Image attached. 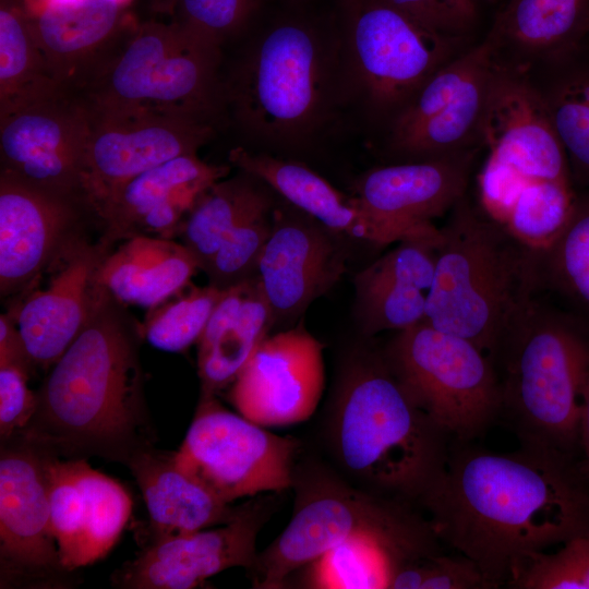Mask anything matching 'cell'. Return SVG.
I'll return each instance as SVG.
<instances>
[{
    "label": "cell",
    "mask_w": 589,
    "mask_h": 589,
    "mask_svg": "<svg viewBox=\"0 0 589 589\" xmlns=\"http://www.w3.org/2000/svg\"><path fill=\"white\" fill-rule=\"evenodd\" d=\"M478 149L372 169L359 180L352 199L381 218L432 225L466 196Z\"/></svg>",
    "instance_id": "cell-25"
},
{
    "label": "cell",
    "mask_w": 589,
    "mask_h": 589,
    "mask_svg": "<svg viewBox=\"0 0 589 589\" xmlns=\"http://www.w3.org/2000/svg\"><path fill=\"white\" fill-rule=\"evenodd\" d=\"M426 28L462 41L477 22L474 0H385Z\"/></svg>",
    "instance_id": "cell-44"
},
{
    "label": "cell",
    "mask_w": 589,
    "mask_h": 589,
    "mask_svg": "<svg viewBox=\"0 0 589 589\" xmlns=\"http://www.w3.org/2000/svg\"><path fill=\"white\" fill-rule=\"evenodd\" d=\"M589 36V0H509L485 39L497 68L530 75Z\"/></svg>",
    "instance_id": "cell-26"
},
{
    "label": "cell",
    "mask_w": 589,
    "mask_h": 589,
    "mask_svg": "<svg viewBox=\"0 0 589 589\" xmlns=\"http://www.w3.org/2000/svg\"><path fill=\"white\" fill-rule=\"evenodd\" d=\"M259 0H177L173 20L196 37L220 47L249 20Z\"/></svg>",
    "instance_id": "cell-43"
},
{
    "label": "cell",
    "mask_w": 589,
    "mask_h": 589,
    "mask_svg": "<svg viewBox=\"0 0 589 589\" xmlns=\"http://www.w3.org/2000/svg\"><path fill=\"white\" fill-rule=\"evenodd\" d=\"M125 466L148 510L146 544L227 524L237 515L239 506L231 507L184 472L177 465L173 453L147 447L135 453Z\"/></svg>",
    "instance_id": "cell-27"
},
{
    "label": "cell",
    "mask_w": 589,
    "mask_h": 589,
    "mask_svg": "<svg viewBox=\"0 0 589 589\" xmlns=\"http://www.w3.org/2000/svg\"><path fill=\"white\" fill-rule=\"evenodd\" d=\"M14 365L27 373L34 365L20 330L8 313L0 315V366Z\"/></svg>",
    "instance_id": "cell-46"
},
{
    "label": "cell",
    "mask_w": 589,
    "mask_h": 589,
    "mask_svg": "<svg viewBox=\"0 0 589 589\" xmlns=\"http://www.w3.org/2000/svg\"><path fill=\"white\" fill-rule=\"evenodd\" d=\"M541 289H550L589 316V188L576 191L570 215L555 240L540 250Z\"/></svg>",
    "instance_id": "cell-35"
},
{
    "label": "cell",
    "mask_w": 589,
    "mask_h": 589,
    "mask_svg": "<svg viewBox=\"0 0 589 589\" xmlns=\"http://www.w3.org/2000/svg\"><path fill=\"white\" fill-rule=\"evenodd\" d=\"M265 199L242 179L217 181L200 195L179 232L200 269H206L236 224Z\"/></svg>",
    "instance_id": "cell-34"
},
{
    "label": "cell",
    "mask_w": 589,
    "mask_h": 589,
    "mask_svg": "<svg viewBox=\"0 0 589 589\" xmlns=\"http://www.w3.org/2000/svg\"><path fill=\"white\" fill-rule=\"evenodd\" d=\"M469 557L459 553L424 556L402 566L393 577L390 589H495Z\"/></svg>",
    "instance_id": "cell-42"
},
{
    "label": "cell",
    "mask_w": 589,
    "mask_h": 589,
    "mask_svg": "<svg viewBox=\"0 0 589 589\" xmlns=\"http://www.w3.org/2000/svg\"><path fill=\"white\" fill-rule=\"evenodd\" d=\"M273 322L256 276L250 291L244 285L226 289L199 340L201 396H216L235 382Z\"/></svg>",
    "instance_id": "cell-29"
},
{
    "label": "cell",
    "mask_w": 589,
    "mask_h": 589,
    "mask_svg": "<svg viewBox=\"0 0 589 589\" xmlns=\"http://www.w3.org/2000/svg\"><path fill=\"white\" fill-rule=\"evenodd\" d=\"M539 294L519 311L493 356L503 370L502 410L521 445L576 459L589 336L575 317L543 304Z\"/></svg>",
    "instance_id": "cell-5"
},
{
    "label": "cell",
    "mask_w": 589,
    "mask_h": 589,
    "mask_svg": "<svg viewBox=\"0 0 589 589\" xmlns=\"http://www.w3.org/2000/svg\"><path fill=\"white\" fill-rule=\"evenodd\" d=\"M580 460L576 461L580 476L589 483V382L585 393V400L579 426Z\"/></svg>",
    "instance_id": "cell-47"
},
{
    "label": "cell",
    "mask_w": 589,
    "mask_h": 589,
    "mask_svg": "<svg viewBox=\"0 0 589 589\" xmlns=\"http://www.w3.org/2000/svg\"><path fill=\"white\" fill-rule=\"evenodd\" d=\"M506 585L514 589H589V532L573 537L554 553H534Z\"/></svg>",
    "instance_id": "cell-41"
},
{
    "label": "cell",
    "mask_w": 589,
    "mask_h": 589,
    "mask_svg": "<svg viewBox=\"0 0 589 589\" xmlns=\"http://www.w3.org/2000/svg\"><path fill=\"white\" fill-rule=\"evenodd\" d=\"M338 473L369 493L420 504L444 471L449 435L407 395L384 356L357 361L328 421Z\"/></svg>",
    "instance_id": "cell-3"
},
{
    "label": "cell",
    "mask_w": 589,
    "mask_h": 589,
    "mask_svg": "<svg viewBox=\"0 0 589 589\" xmlns=\"http://www.w3.org/2000/svg\"><path fill=\"white\" fill-rule=\"evenodd\" d=\"M229 159L329 230L381 247L405 240L437 242L441 237L440 228L433 224L406 225L369 213L303 165L254 154L243 147L233 148Z\"/></svg>",
    "instance_id": "cell-23"
},
{
    "label": "cell",
    "mask_w": 589,
    "mask_h": 589,
    "mask_svg": "<svg viewBox=\"0 0 589 589\" xmlns=\"http://www.w3.org/2000/svg\"><path fill=\"white\" fill-rule=\"evenodd\" d=\"M177 0H152V8L160 14L173 15Z\"/></svg>",
    "instance_id": "cell-48"
},
{
    "label": "cell",
    "mask_w": 589,
    "mask_h": 589,
    "mask_svg": "<svg viewBox=\"0 0 589 589\" xmlns=\"http://www.w3.org/2000/svg\"><path fill=\"white\" fill-rule=\"evenodd\" d=\"M422 557L382 537L361 533L303 566L301 585L316 589L390 588L402 566Z\"/></svg>",
    "instance_id": "cell-33"
},
{
    "label": "cell",
    "mask_w": 589,
    "mask_h": 589,
    "mask_svg": "<svg viewBox=\"0 0 589 589\" xmlns=\"http://www.w3.org/2000/svg\"><path fill=\"white\" fill-rule=\"evenodd\" d=\"M228 170L196 154L181 155L128 180L89 208L103 223L108 240L135 236L171 239L200 195Z\"/></svg>",
    "instance_id": "cell-19"
},
{
    "label": "cell",
    "mask_w": 589,
    "mask_h": 589,
    "mask_svg": "<svg viewBox=\"0 0 589 589\" xmlns=\"http://www.w3.org/2000/svg\"><path fill=\"white\" fill-rule=\"evenodd\" d=\"M81 0H26L28 5L32 7H43V5H67L73 4Z\"/></svg>",
    "instance_id": "cell-49"
},
{
    "label": "cell",
    "mask_w": 589,
    "mask_h": 589,
    "mask_svg": "<svg viewBox=\"0 0 589 589\" xmlns=\"http://www.w3.org/2000/svg\"><path fill=\"white\" fill-rule=\"evenodd\" d=\"M437 242L405 240L354 278L366 329L401 330L424 320Z\"/></svg>",
    "instance_id": "cell-28"
},
{
    "label": "cell",
    "mask_w": 589,
    "mask_h": 589,
    "mask_svg": "<svg viewBox=\"0 0 589 589\" xmlns=\"http://www.w3.org/2000/svg\"><path fill=\"white\" fill-rule=\"evenodd\" d=\"M26 5L33 34L52 73L65 89L74 93L88 86L137 23L125 7L112 0Z\"/></svg>",
    "instance_id": "cell-22"
},
{
    "label": "cell",
    "mask_w": 589,
    "mask_h": 589,
    "mask_svg": "<svg viewBox=\"0 0 589 589\" xmlns=\"http://www.w3.org/2000/svg\"><path fill=\"white\" fill-rule=\"evenodd\" d=\"M575 196L572 182L530 181L516 197L502 226L526 245L543 251L564 228Z\"/></svg>",
    "instance_id": "cell-38"
},
{
    "label": "cell",
    "mask_w": 589,
    "mask_h": 589,
    "mask_svg": "<svg viewBox=\"0 0 589 589\" xmlns=\"http://www.w3.org/2000/svg\"><path fill=\"white\" fill-rule=\"evenodd\" d=\"M296 502L287 528L248 572L254 588H284L294 572L338 543L361 533L382 537L419 556L440 553V539L412 505L375 495L337 471L296 465Z\"/></svg>",
    "instance_id": "cell-6"
},
{
    "label": "cell",
    "mask_w": 589,
    "mask_h": 589,
    "mask_svg": "<svg viewBox=\"0 0 589 589\" xmlns=\"http://www.w3.org/2000/svg\"><path fill=\"white\" fill-rule=\"evenodd\" d=\"M495 70L485 38L443 65L395 113L392 153L411 161L482 146V121Z\"/></svg>",
    "instance_id": "cell-11"
},
{
    "label": "cell",
    "mask_w": 589,
    "mask_h": 589,
    "mask_svg": "<svg viewBox=\"0 0 589 589\" xmlns=\"http://www.w3.org/2000/svg\"><path fill=\"white\" fill-rule=\"evenodd\" d=\"M460 40L442 36L385 0H358L350 46L371 101L395 113L443 65L458 56Z\"/></svg>",
    "instance_id": "cell-13"
},
{
    "label": "cell",
    "mask_w": 589,
    "mask_h": 589,
    "mask_svg": "<svg viewBox=\"0 0 589 589\" xmlns=\"http://www.w3.org/2000/svg\"><path fill=\"white\" fill-rule=\"evenodd\" d=\"M325 384L323 345L302 324L267 335L230 385L238 413L265 426L308 420Z\"/></svg>",
    "instance_id": "cell-17"
},
{
    "label": "cell",
    "mask_w": 589,
    "mask_h": 589,
    "mask_svg": "<svg viewBox=\"0 0 589 589\" xmlns=\"http://www.w3.org/2000/svg\"><path fill=\"white\" fill-rule=\"evenodd\" d=\"M50 519L61 563L68 572L85 565L83 498L73 459L50 455L47 464Z\"/></svg>",
    "instance_id": "cell-39"
},
{
    "label": "cell",
    "mask_w": 589,
    "mask_h": 589,
    "mask_svg": "<svg viewBox=\"0 0 589 589\" xmlns=\"http://www.w3.org/2000/svg\"><path fill=\"white\" fill-rule=\"evenodd\" d=\"M65 89L31 26L25 0H0V115Z\"/></svg>",
    "instance_id": "cell-32"
},
{
    "label": "cell",
    "mask_w": 589,
    "mask_h": 589,
    "mask_svg": "<svg viewBox=\"0 0 589 589\" xmlns=\"http://www.w3.org/2000/svg\"><path fill=\"white\" fill-rule=\"evenodd\" d=\"M226 289L208 285L183 288L149 309L139 335L153 347L181 352L199 342L208 318Z\"/></svg>",
    "instance_id": "cell-37"
},
{
    "label": "cell",
    "mask_w": 589,
    "mask_h": 589,
    "mask_svg": "<svg viewBox=\"0 0 589 589\" xmlns=\"http://www.w3.org/2000/svg\"><path fill=\"white\" fill-rule=\"evenodd\" d=\"M219 48L181 26L136 23L81 93L99 111L153 113L212 123L220 100Z\"/></svg>",
    "instance_id": "cell-7"
},
{
    "label": "cell",
    "mask_w": 589,
    "mask_h": 589,
    "mask_svg": "<svg viewBox=\"0 0 589 589\" xmlns=\"http://www.w3.org/2000/svg\"><path fill=\"white\" fill-rule=\"evenodd\" d=\"M83 498L85 565L103 558L117 542L132 509L124 488L93 469L87 459H73Z\"/></svg>",
    "instance_id": "cell-36"
},
{
    "label": "cell",
    "mask_w": 589,
    "mask_h": 589,
    "mask_svg": "<svg viewBox=\"0 0 589 589\" xmlns=\"http://www.w3.org/2000/svg\"><path fill=\"white\" fill-rule=\"evenodd\" d=\"M197 269L195 257L182 243L135 236L105 255L99 278L116 300L153 309L185 288Z\"/></svg>",
    "instance_id": "cell-30"
},
{
    "label": "cell",
    "mask_w": 589,
    "mask_h": 589,
    "mask_svg": "<svg viewBox=\"0 0 589 589\" xmlns=\"http://www.w3.org/2000/svg\"><path fill=\"white\" fill-rule=\"evenodd\" d=\"M1 588H65L47 482L51 453L21 434L0 441Z\"/></svg>",
    "instance_id": "cell-12"
},
{
    "label": "cell",
    "mask_w": 589,
    "mask_h": 589,
    "mask_svg": "<svg viewBox=\"0 0 589 589\" xmlns=\"http://www.w3.org/2000/svg\"><path fill=\"white\" fill-rule=\"evenodd\" d=\"M328 61L317 33L289 21L272 27L241 64L229 98L238 120L255 134L296 140L325 112Z\"/></svg>",
    "instance_id": "cell-9"
},
{
    "label": "cell",
    "mask_w": 589,
    "mask_h": 589,
    "mask_svg": "<svg viewBox=\"0 0 589 589\" xmlns=\"http://www.w3.org/2000/svg\"><path fill=\"white\" fill-rule=\"evenodd\" d=\"M112 1L119 3V4L123 5V7H127V4L129 3L130 0H112Z\"/></svg>",
    "instance_id": "cell-50"
},
{
    "label": "cell",
    "mask_w": 589,
    "mask_h": 589,
    "mask_svg": "<svg viewBox=\"0 0 589 589\" xmlns=\"http://www.w3.org/2000/svg\"><path fill=\"white\" fill-rule=\"evenodd\" d=\"M88 109L91 127L84 163L88 207L154 167L196 154L214 135L212 123L195 119Z\"/></svg>",
    "instance_id": "cell-16"
},
{
    "label": "cell",
    "mask_w": 589,
    "mask_h": 589,
    "mask_svg": "<svg viewBox=\"0 0 589 589\" xmlns=\"http://www.w3.org/2000/svg\"><path fill=\"white\" fill-rule=\"evenodd\" d=\"M454 445L419 505L440 541L496 588L534 553L589 532V483L576 459L528 445L512 453Z\"/></svg>",
    "instance_id": "cell-1"
},
{
    "label": "cell",
    "mask_w": 589,
    "mask_h": 589,
    "mask_svg": "<svg viewBox=\"0 0 589 589\" xmlns=\"http://www.w3.org/2000/svg\"><path fill=\"white\" fill-rule=\"evenodd\" d=\"M345 271L344 253L321 228L274 215L255 276L275 321L299 315Z\"/></svg>",
    "instance_id": "cell-24"
},
{
    "label": "cell",
    "mask_w": 589,
    "mask_h": 589,
    "mask_svg": "<svg viewBox=\"0 0 589 589\" xmlns=\"http://www.w3.org/2000/svg\"><path fill=\"white\" fill-rule=\"evenodd\" d=\"M299 446L296 438L229 411L215 396H201L173 457L184 472L230 504L291 488Z\"/></svg>",
    "instance_id": "cell-10"
},
{
    "label": "cell",
    "mask_w": 589,
    "mask_h": 589,
    "mask_svg": "<svg viewBox=\"0 0 589 589\" xmlns=\"http://www.w3.org/2000/svg\"><path fill=\"white\" fill-rule=\"evenodd\" d=\"M91 116L82 95L62 91L0 115L1 170L81 202Z\"/></svg>",
    "instance_id": "cell-14"
},
{
    "label": "cell",
    "mask_w": 589,
    "mask_h": 589,
    "mask_svg": "<svg viewBox=\"0 0 589 589\" xmlns=\"http://www.w3.org/2000/svg\"><path fill=\"white\" fill-rule=\"evenodd\" d=\"M79 204L0 173V290L8 296L31 286L75 240Z\"/></svg>",
    "instance_id": "cell-21"
},
{
    "label": "cell",
    "mask_w": 589,
    "mask_h": 589,
    "mask_svg": "<svg viewBox=\"0 0 589 589\" xmlns=\"http://www.w3.org/2000/svg\"><path fill=\"white\" fill-rule=\"evenodd\" d=\"M540 88L565 151L575 191L589 188V36L542 68ZM534 72V73H537Z\"/></svg>",
    "instance_id": "cell-31"
},
{
    "label": "cell",
    "mask_w": 589,
    "mask_h": 589,
    "mask_svg": "<svg viewBox=\"0 0 589 589\" xmlns=\"http://www.w3.org/2000/svg\"><path fill=\"white\" fill-rule=\"evenodd\" d=\"M481 145L489 156L508 163L529 180L572 182L567 157L544 97L528 75L496 68L482 121Z\"/></svg>",
    "instance_id": "cell-20"
},
{
    "label": "cell",
    "mask_w": 589,
    "mask_h": 589,
    "mask_svg": "<svg viewBox=\"0 0 589 589\" xmlns=\"http://www.w3.org/2000/svg\"><path fill=\"white\" fill-rule=\"evenodd\" d=\"M384 358L411 400L454 441L469 443L502 410L493 359L422 321L398 330Z\"/></svg>",
    "instance_id": "cell-8"
},
{
    "label": "cell",
    "mask_w": 589,
    "mask_h": 589,
    "mask_svg": "<svg viewBox=\"0 0 589 589\" xmlns=\"http://www.w3.org/2000/svg\"><path fill=\"white\" fill-rule=\"evenodd\" d=\"M105 255L73 241L51 264L46 287L29 291L8 313L35 366L51 368L111 297L99 278Z\"/></svg>",
    "instance_id": "cell-18"
},
{
    "label": "cell",
    "mask_w": 589,
    "mask_h": 589,
    "mask_svg": "<svg viewBox=\"0 0 589 589\" xmlns=\"http://www.w3.org/2000/svg\"><path fill=\"white\" fill-rule=\"evenodd\" d=\"M441 228L424 322L492 359L519 311L541 290L540 251L465 196Z\"/></svg>",
    "instance_id": "cell-4"
},
{
    "label": "cell",
    "mask_w": 589,
    "mask_h": 589,
    "mask_svg": "<svg viewBox=\"0 0 589 589\" xmlns=\"http://www.w3.org/2000/svg\"><path fill=\"white\" fill-rule=\"evenodd\" d=\"M273 225L274 216L265 199L236 224L213 256L204 271L211 285L227 289L252 277Z\"/></svg>",
    "instance_id": "cell-40"
},
{
    "label": "cell",
    "mask_w": 589,
    "mask_h": 589,
    "mask_svg": "<svg viewBox=\"0 0 589 589\" xmlns=\"http://www.w3.org/2000/svg\"><path fill=\"white\" fill-rule=\"evenodd\" d=\"M274 507L269 498L253 496L223 527L146 544L115 570L111 584L123 589H191L228 568L249 572L259 554L257 536Z\"/></svg>",
    "instance_id": "cell-15"
},
{
    "label": "cell",
    "mask_w": 589,
    "mask_h": 589,
    "mask_svg": "<svg viewBox=\"0 0 589 589\" xmlns=\"http://www.w3.org/2000/svg\"><path fill=\"white\" fill-rule=\"evenodd\" d=\"M28 376L21 368L0 366V441L22 432L35 413L37 395L27 387Z\"/></svg>",
    "instance_id": "cell-45"
},
{
    "label": "cell",
    "mask_w": 589,
    "mask_h": 589,
    "mask_svg": "<svg viewBox=\"0 0 589 589\" xmlns=\"http://www.w3.org/2000/svg\"><path fill=\"white\" fill-rule=\"evenodd\" d=\"M107 303L51 365L34 416L19 434L63 459L127 464L152 447L135 341Z\"/></svg>",
    "instance_id": "cell-2"
}]
</instances>
